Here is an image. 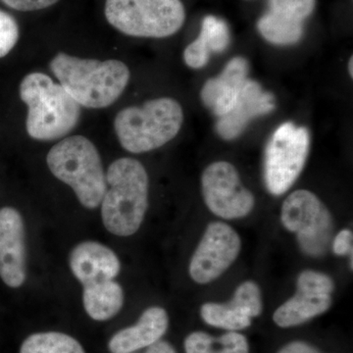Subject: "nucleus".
Masks as SVG:
<instances>
[{
	"label": "nucleus",
	"mask_w": 353,
	"mask_h": 353,
	"mask_svg": "<svg viewBox=\"0 0 353 353\" xmlns=\"http://www.w3.org/2000/svg\"><path fill=\"white\" fill-rule=\"evenodd\" d=\"M50 67L60 85L80 105L105 108L121 97L129 83L130 70L119 60L83 59L57 53Z\"/></svg>",
	"instance_id": "1"
},
{
	"label": "nucleus",
	"mask_w": 353,
	"mask_h": 353,
	"mask_svg": "<svg viewBox=\"0 0 353 353\" xmlns=\"http://www.w3.org/2000/svg\"><path fill=\"white\" fill-rule=\"evenodd\" d=\"M109 188L101 201V217L109 233L129 236L138 232L148 206V175L134 158H120L108 167Z\"/></svg>",
	"instance_id": "2"
},
{
	"label": "nucleus",
	"mask_w": 353,
	"mask_h": 353,
	"mask_svg": "<svg viewBox=\"0 0 353 353\" xmlns=\"http://www.w3.org/2000/svg\"><path fill=\"white\" fill-rule=\"evenodd\" d=\"M20 97L28 106L26 128L32 139L63 138L80 120V104L46 74L34 72L26 76L20 83Z\"/></svg>",
	"instance_id": "3"
},
{
	"label": "nucleus",
	"mask_w": 353,
	"mask_h": 353,
	"mask_svg": "<svg viewBox=\"0 0 353 353\" xmlns=\"http://www.w3.org/2000/svg\"><path fill=\"white\" fill-rule=\"evenodd\" d=\"M183 122L181 104L170 97H160L121 110L114 130L123 148L138 154L166 145L180 132Z\"/></svg>",
	"instance_id": "4"
},
{
	"label": "nucleus",
	"mask_w": 353,
	"mask_h": 353,
	"mask_svg": "<svg viewBox=\"0 0 353 353\" xmlns=\"http://www.w3.org/2000/svg\"><path fill=\"white\" fill-rule=\"evenodd\" d=\"M51 173L70 185L83 208H97L108 189L101 155L90 139L72 136L53 146L46 157Z\"/></svg>",
	"instance_id": "5"
},
{
	"label": "nucleus",
	"mask_w": 353,
	"mask_h": 353,
	"mask_svg": "<svg viewBox=\"0 0 353 353\" xmlns=\"http://www.w3.org/2000/svg\"><path fill=\"white\" fill-rule=\"evenodd\" d=\"M105 17L128 36L161 39L183 27L185 12L181 0H106Z\"/></svg>",
	"instance_id": "6"
},
{
	"label": "nucleus",
	"mask_w": 353,
	"mask_h": 353,
	"mask_svg": "<svg viewBox=\"0 0 353 353\" xmlns=\"http://www.w3.org/2000/svg\"><path fill=\"white\" fill-rule=\"evenodd\" d=\"M310 150V134L305 127L287 122L277 128L266 145L264 183L273 196H282L296 182Z\"/></svg>",
	"instance_id": "7"
},
{
	"label": "nucleus",
	"mask_w": 353,
	"mask_h": 353,
	"mask_svg": "<svg viewBox=\"0 0 353 353\" xmlns=\"http://www.w3.org/2000/svg\"><path fill=\"white\" fill-rule=\"evenodd\" d=\"M281 221L288 231L296 234L299 248L305 254L318 257L327 252L333 238V216L313 192H292L283 203Z\"/></svg>",
	"instance_id": "8"
},
{
	"label": "nucleus",
	"mask_w": 353,
	"mask_h": 353,
	"mask_svg": "<svg viewBox=\"0 0 353 353\" xmlns=\"http://www.w3.org/2000/svg\"><path fill=\"white\" fill-rule=\"evenodd\" d=\"M201 190L209 210L222 219H240L254 208L252 192L243 185L236 167L229 162L217 161L206 167Z\"/></svg>",
	"instance_id": "9"
},
{
	"label": "nucleus",
	"mask_w": 353,
	"mask_h": 353,
	"mask_svg": "<svg viewBox=\"0 0 353 353\" xmlns=\"http://www.w3.org/2000/svg\"><path fill=\"white\" fill-rule=\"evenodd\" d=\"M240 236L223 222L206 228L190 262V275L197 284L213 282L231 267L241 252Z\"/></svg>",
	"instance_id": "10"
},
{
	"label": "nucleus",
	"mask_w": 353,
	"mask_h": 353,
	"mask_svg": "<svg viewBox=\"0 0 353 353\" xmlns=\"http://www.w3.org/2000/svg\"><path fill=\"white\" fill-rule=\"evenodd\" d=\"M316 0H269V10L260 18L257 29L269 43L290 46L299 43L303 22L314 10Z\"/></svg>",
	"instance_id": "11"
},
{
	"label": "nucleus",
	"mask_w": 353,
	"mask_h": 353,
	"mask_svg": "<svg viewBox=\"0 0 353 353\" xmlns=\"http://www.w3.org/2000/svg\"><path fill=\"white\" fill-rule=\"evenodd\" d=\"M0 278L14 289L26 280L24 222L12 208L0 209Z\"/></svg>",
	"instance_id": "12"
},
{
	"label": "nucleus",
	"mask_w": 353,
	"mask_h": 353,
	"mask_svg": "<svg viewBox=\"0 0 353 353\" xmlns=\"http://www.w3.org/2000/svg\"><path fill=\"white\" fill-rule=\"evenodd\" d=\"M275 109V97L256 81L248 79L241 88L234 108L216 123V132L225 141L239 138L250 121Z\"/></svg>",
	"instance_id": "13"
},
{
	"label": "nucleus",
	"mask_w": 353,
	"mask_h": 353,
	"mask_svg": "<svg viewBox=\"0 0 353 353\" xmlns=\"http://www.w3.org/2000/svg\"><path fill=\"white\" fill-rule=\"evenodd\" d=\"M69 263L83 287L113 281L121 271L115 252L97 241H83L76 245L70 253Z\"/></svg>",
	"instance_id": "14"
},
{
	"label": "nucleus",
	"mask_w": 353,
	"mask_h": 353,
	"mask_svg": "<svg viewBox=\"0 0 353 353\" xmlns=\"http://www.w3.org/2000/svg\"><path fill=\"white\" fill-rule=\"evenodd\" d=\"M248 75V60L243 57L230 60L220 75L204 83L201 92L204 105L216 117L224 116L234 108Z\"/></svg>",
	"instance_id": "15"
},
{
	"label": "nucleus",
	"mask_w": 353,
	"mask_h": 353,
	"mask_svg": "<svg viewBox=\"0 0 353 353\" xmlns=\"http://www.w3.org/2000/svg\"><path fill=\"white\" fill-rule=\"evenodd\" d=\"M169 327L166 310L158 306L146 309L134 326L117 332L108 343L111 353H132L161 340Z\"/></svg>",
	"instance_id": "16"
},
{
	"label": "nucleus",
	"mask_w": 353,
	"mask_h": 353,
	"mask_svg": "<svg viewBox=\"0 0 353 353\" xmlns=\"http://www.w3.org/2000/svg\"><path fill=\"white\" fill-rule=\"evenodd\" d=\"M231 43V32L224 20L215 16L204 18L199 38L183 51V60L192 69H201L213 53H222Z\"/></svg>",
	"instance_id": "17"
},
{
	"label": "nucleus",
	"mask_w": 353,
	"mask_h": 353,
	"mask_svg": "<svg viewBox=\"0 0 353 353\" xmlns=\"http://www.w3.org/2000/svg\"><path fill=\"white\" fill-rule=\"evenodd\" d=\"M333 299L328 294H311L296 292L294 296L279 306L273 321L281 328L299 326L328 311Z\"/></svg>",
	"instance_id": "18"
},
{
	"label": "nucleus",
	"mask_w": 353,
	"mask_h": 353,
	"mask_svg": "<svg viewBox=\"0 0 353 353\" xmlns=\"http://www.w3.org/2000/svg\"><path fill=\"white\" fill-rule=\"evenodd\" d=\"M85 312L95 321H108L120 312L124 304L122 287L114 281L83 287Z\"/></svg>",
	"instance_id": "19"
},
{
	"label": "nucleus",
	"mask_w": 353,
	"mask_h": 353,
	"mask_svg": "<svg viewBox=\"0 0 353 353\" xmlns=\"http://www.w3.org/2000/svg\"><path fill=\"white\" fill-rule=\"evenodd\" d=\"M185 353H248L250 345L243 334L228 332L219 338L204 332H192L185 338Z\"/></svg>",
	"instance_id": "20"
},
{
	"label": "nucleus",
	"mask_w": 353,
	"mask_h": 353,
	"mask_svg": "<svg viewBox=\"0 0 353 353\" xmlns=\"http://www.w3.org/2000/svg\"><path fill=\"white\" fill-rule=\"evenodd\" d=\"M20 353H85L80 343L60 332H43L28 336Z\"/></svg>",
	"instance_id": "21"
},
{
	"label": "nucleus",
	"mask_w": 353,
	"mask_h": 353,
	"mask_svg": "<svg viewBox=\"0 0 353 353\" xmlns=\"http://www.w3.org/2000/svg\"><path fill=\"white\" fill-rule=\"evenodd\" d=\"M202 320L209 326L238 332L252 326V320L234 305L231 301L227 303H208L201 308Z\"/></svg>",
	"instance_id": "22"
},
{
	"label": "nucleus",
	"mask_w": 353,
	"mask_h": 353,
	"mask_svg": "<svg viewBox=\"0 0 353 353\" xmlns=\"http://www.w3.org/2000/svg\"><path fill=\"white\" fill-rule=\"evenodd\" d=\"M230 301L250 319L259 317L263 310L261 290L259 285L252 281H246L239 285Z\"/></svg>",
	"instance_id": "23"
},
{
	"label": "nucleus",
	"mask_w": 353,
	"mask_h": 353,
	"mask_svg": "<svg viewBox=\"0 0 353 353\" xmlns=\"http://www.w3.org/2000/svg\"><path fill=\"white\" fill-rule=\"evenodd\" d=\"M297 292L311 294H328L334 290L333 279L321 272L305 270L299 274L296 282Z\"/></svg>",
	"instance_id": "24"
},
{
	"label": "nucleus",
	"mask_w": 353,
	"mask_h": 353,
	"mask_svg": "<svg viewBox=\"0 0 353 353\" xmlns=\"http://www.w3.org/2000/svg\"><path fill=\"white\" fill-rule=\"evenodd\" d=\"M19 39V27L12 16L0 10V58L6 57Z\"/></svg>",
	"instance_id": "25"
},
{
	"label": "nucleus",
	"mask_w": 353,
	"mask_h": 353,
	"mask_svg": "<svg viewBox=\"0 0 353 353\" xmlns=\"http://www.w3.org/2000/svg\"><path fill=\"white\" fill-rule=\"evenodd\" d=\"M352 248H353V234L350 230L345 229L339 232L334 236L333 241V252L334 254L341 256V255H350V268L352 269Z\"/></svg>",
	"instance_id": "26"
},
{
	"label": "nucleus",
	"mask_w": 353,
	"mask_h": 353,
	"mask_svg": "<svg viewBox=\"0 0 353 353\" xmlns=\"http://www.w3.org/2000/svg\"><path fill=\"white\" fill-rule=\"evenodd\" d=\"M1 1L15 10L27 12V11H37L48 8V7L57 3L59 0H1Z\"/></svg>",
	"instance_id": "27"
},
{
	"label": "nucleus",
	"mask_w": 353,
	"mask_h": 353,
	"mask_svg": "<svg viewBox=\"0 0 353 353\" xmlns=\"http://www.w3.org/2000/svg\"><path fill=\"white\" fill-rule=\"evenodd\" d=\"M278 353H322L305 341H294L284 345Z\"/></svg>",
	"instance_id": "28"
},
{
	"label": "nucleus",
	"mask_w": 353,
	"mask_h": 353,
	"mask_svg": "<svg viewBox=\"0 0 353 353\" xmlns=\"http://www.w3.org/2000/svg\"><path fill=\"white\" fill-rule=\"evenodd\" d=\"M145 353H176V352L168 341H159L148 347Z\"/></svg>",
	"instance_id": "29"
},
{
	"label": "nucleus",
	"mask_w": 353,
	"mask_h": 353,
	"mask_svg": "<svg viewBox=\"0 0 353 353\" xmlns=\"http://www.w3.org/2000/svg\"><path fill=\"white\" fill-rule=\"evenodd\" d=\"M352 64H353V57H350V61H348V72H350V75L352 77L353 71H352Z\"/></svg>",
	"instance_id": "30"
}]
</instances>
